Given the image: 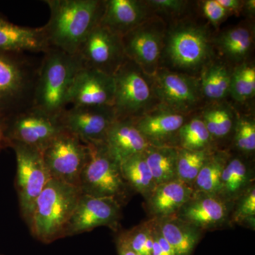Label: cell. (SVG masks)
<instances>
[{"instance_id":"cell-6","label":"cell","mask_w":255,"mask_h":255,"mask_svg":"<svg viewBox=\"0 0 255 255\" xmlns=\"http://www.w3.org/2000/svg\"><path fill=\"white\" fill-rule=\"evenodd\" d=\"M145 75L128 58L114 73L112 108L116 119H137L150 105L155 92Z\"/></svg>"},{"instance_id":"cell-13","label":"cell","mask_w":255,"mask_h":255,"mask_svg":"<svg viewBox=\"0 0 255 255\" xmlns=\"http://www.w3.org/2000/svg\"><path fill=\"white\" fill-rule=\"evenodd\" d=\"M159 23L143 22L122 36L126 57L148 76H155L163 43Z\"/></svg>"},{"instance_id":"cell-37","label":"cell","mask_w":255,"mask_h":255,"mask_svg":"<svg viewBox=\"0 0 255 255\" xmlns=\"http://www.w3.org/2000/svg\"><path fill=\"white\" fill-rule=\"evenodd\" d=\"M202 10L206 17L214 25L219 24L229 14L227 10L219 4L218 0L204 1Z\"/></svg>"},{"instance_id":"cell-5","label":"cell","mask_w":255,"mask_h":255,"mask_svg":"<svg viewBox=\"0 0 255 255\" xmlns=\"http://www.w3.org/2000/svg\"><path fill=\"white\" fill-rule=\"evenodd\" d=\"M86 145L89 157L79 185L82 194L112 197L122 204L130 189L122 176L120 162L112 155L105 142Z\"/></svg>"},{"instance_id":"cell-33","label":"cell","mask_w":255,"mask_h":255,"mask_svg":"<svg viewBox=\"0 0 255 255\" xmlns=\"http://www.w3.org/2000/svg\"><path fill=\"white\" fill-rule=\"evenodd\" d=\"M155 219L135 226L121 233V236L135 253L140 255H152Z\"/></svg>"},{"instance_id":"cell-4","label":"cell","mask_w":255,"mask_h":255,"mask_svg":"<svg viewBox=\"0 0 255 255\" xmlns=\"http://www.w3.org/2000/svg\"><path fill=\"white\" fill-rule=\"evenodd\" d=\"M40 62L26 53L0 50V114L5 119L33 107Z\"/></svg>"},{"instance_id":"cell-14","label":"cell","mask_w":255,"mask_h":255,"mask_svg":"<svg viewBox=\"0 0 255 255\" xmlns=\"http://www.w3.org/2000/svg\"><path fill=\"white\" fill-rule=\"evenodd\" d=\"M167 53L178 68H199L211 53L209 35L204 28L194 25L174 28L169 35Z\"/></svg>"},{"instance_id":"cell-26","label":"cell","mask_w":255,"mask_h":255,"mask_svg":"<svg viewBox=\"0 0 255 255\" xmlns=\"http://www.w3.org/2000/svg\"><path fill=\"white\" fill-rule=\"evenodd\" d=\"M120 167L129 188L147 199L155 189L156 184L146 162L144 152L124 159L120 162Z\"/></svg>"},{"instance_id":"cell-20","label":"cell","mask_w":255,"mask_h":255,"mask_svg":"<svg viewBox=\"0 0 255 255\" xmlns=\"http://www.w3.org/2000/svg\"><path fill=\"white\" fill-rule=\"evenodd\" d=\"M193 193L191 186L179 179L159 184L146 199L147 209L157 220L176 216Z\"/></svg>"},{"instance_id":"cell-38","label":"cell","mask_w":255,"mask_h":255,"mask_svg":"<svg viewBox=\"0 0 255 255\" xmlns=\"http://www.w3.org/2000/svg\"><path fill=\"white\" fill-rule=\"evenodd\" d=\"M147 2L152 7L167 14L180 13L186 5V1L181 0H151Z\"/></svg>"},{"instance_id":"cell-15","label":"cell","mask_w":255,"mask_h":255,"mask_svg":"<svg viewBox=\"0 0 255 255\" xmlns=\"http://www.w3.org/2000/svg\"><path fill=\"white\" fill-rule=\"evenodd\" d=\"M113 76L95 69L78 70L68 96L72 107H112L114 104Z\"/></svg>"},{"instance_id":"cell-27","label":"cell","mask_w":255,"mask_h":255,"mask_svg":"<svg viewBox=\"0 0 255 255\" xmlns=\"http://www.w3.org/2000/svg\"><path fill=\"white\" fill-rule=\"evenodd\" d=\"M229 158L226 152L211 153L193 184L194 192L219 196L223 171Z\"/></svg>"},{"instance_id":"cell-23","label":"cell","mask_w":255,"mask_h":255,"mask_svg":"<svg viewBox=\"0 0 255 255\" xmlns=\"http://www.w3.org/2000/svg\"><path fill=\"white\" fill-rule=\"evenodd\" d=\"M156 227L177 255H189L196 248L201 231L177 216L155 219Z\"/></svg>"},{"instance_id":"cell-11","label":"cell","mask_w":255,"mask_h":255,"mask_svg":"<svg viewBox=\"0 0 255 255\" xmlns=\"http://www.w3.org/2000/svg\"><path fill=\"white\" fill-rule=\"evenodd\" d=\"M122 205L114 198L82 193L65 228L64 238L89 232L101 226L117 229L122 215Z\"/></svg>"},{"instance_id":"cell-41","label":"cell","mask_w":255,"mask_h":255,"mask_svg":"<svg viewBox=\"0 0 255 255\" xmlns=\"http://www.w3.org/2000/svg\"><path fill=\"white\" fill-rule=\"evenodd\" d=\"M218 1L229 13L238 11L242 4L241 1L239 0H218Z\"/></svg>"},{"instance_id":"cell-1","label":"cell","mask_w":255,"mask_h":255,"mask_svg":"<svg viewBox=\"0 0 255 255\" xmlns=\"http://www.w3.org/2000/svg\"><path fill=\"white\" fill-rule=\"evenodd\" d=\"M50 10L43 27L50 48L75 55L82 42L97 26L103 14L105 1L46 0Z\"/></svg>"},{"instance_id":"cell-35","label":"cell","mask_w":255,"mask_h":255,"mask_svg":"<svg viewBox=\"0 0 255 255\" xmlns=\"http://www.w3.org/2000/svg\"><path fill=\"white\" fill-rule=\"evenodd\" d=\"M234 210L232 211L233 222L246 225L255 229V187L252 185L249 189L235 201Z\"/></svg>"},{"instance_id":"cell-8","label":"cell","mask_w":255,"mask_h":255,"mask_svg":"<svg viewBox=\"0 0 255 255\" xmlns=\"http://www.w3.org/2000/svg\"><path fill=\"white\" fill-rule=\"evenodd\" d=\"M63 130L58 117L35 107L5 119L4 135L8 147L11 143H18L42 153Z\"/></svg>"},{"instance_id":"cell-12","label":"cell","mask_w":255,"mask_h":255,"mask_svg":"<svg viewBox=\"0 0 255 255\" xmlns=\"http://www.w3.org/2000/svg\"><path fill=\"white\" fill-rule=\"evenodd\" d=\"M64 130L85 144L105 142L107 132L116 120L112 107H71L58 116Z\"/></svg>"},{"instance_id":"cell-31","label":"cell","mask_w":255,"mask_h":255,"mask_svg":"<svg viewBox=\"0 0 255 255\" xmlns=\"http://www.w3.org/2000/svg\"><path fill=\"white\" fill-rule=\"evenodd\" d=\"M181 148L189 150H207L211 135L202 119L194 118L184 123L178 131Z\"/></svg>"},{"instance_id":"cell-9","label":"cell","mask_w":255,"mask_h":255,"mask_svg":"<svg viewBox=\"0 0 255 255\" xmlns=\"http://www.w3.org/2000/svg\"><path fill=\"white\" fill-rule=\"evenodd\" d=\"M50 177L79 187L89 148L78 137L63 130L42 152Z\"/></svg>"},{"instance_id":"cell-43","label":"cell","mask_w":255,"mask_h":255,"mask_svg":"<svg viewBox=\"0 0 255 255\" xmlns=\"http://www.w3.org/2000/svg\"><path fill=\"white\" fill-rule=\"evenodd\" d=\"M245 8L248 12L251 14H254L255 11V0H248L245 3Z\"/></svg>"},{"instance_id":"cell-29","label":"cell","mask_w":255,"mask_h":255,"mask_svg":"<svg viewBox=\"0 0 255 255\" xmlns=\"http://www.w3.org/2000/svg\"><path fill=\"white\" fill-rule=\"evenodd\" d=\"M231 75L221 64H213L203 74L201 89L207 98L219 100L230 93Z\"/></svg>"},{"instance_id":"cell-40","label":"cell","mask_w":255,"mask_h":255,"mask_svg":"<svg viewBox=\"0 0 255 255\" xmlns=\"http://www.w3.org/2000/svg\"><path fill=\"white\" fill-rule=\"evenodd\" d=\"M117 246L119 255H140L135 253L120 236L117 238Z\"/></svg>"},{"instance_id":"cell-17","label":"cell","mask_w":255,"mask_h":255,"mask_svg":"<svg viewBox=\"0 0 255 255\" xmlns=\"http://www.w3.org/2000/svg\"><path fill=\"white\" fill-rule=\"evenodd\" d=\"M154 77V92L173 112L183 114L197 105L199 89L194 79L167 71L156 73Z\"/></svg>"},{"instance_id":"cell-32","label":"cell","mask_w":255,"mask_h":255,"mask_svg":"<svg viewBox=\"0 0 255 255\" xmlns=\"http://www.w3.org/2000/svg\"><path fill=\"white\" fill-rule=\"evenodd\" d=\"M230 94L235 100L244 102L255 94V68L253 65H240L231 75Z\"/></svg>"},{"instance_id":"cell-34","label":"cell","mask_w":255,"mask_h":255,"mask_svg":"<svg viewBox=\"0 0 255 255\" xmlns=\"http://www.w3.org/2000/svg\"><path fill=\"white\" fill-rule=\"evenodd\" d=\"M202 120L212 137L226 136L233 128V115L224 107L206 110L203 114Z\"/></svg>"},{"instance_id":"cell-22","label":"cell","mask_w":255,"mask_h":255,"mask_svg":"<svg viewBox=\"0 0 255 255\" xmlns=\"http://www.w3.org/2000/svg\"><path fill=\"white\" fill-rule=\"evenodd\" d=\"M133 120L146 140L156 146L162 145V142L178 133L185 123L184 115L174 112H153Z\"/></svg>"},{"instance_id":"cell-30","label":"cell","mask_w":255,"mask_h":255,"mask_svg":"<svg viewBox=\"0 0 255 255\" xmlns=\"http://www.w3.org/2000/svg\"><path fill=\"white\" fill-rule=\"evenodd\" d=\"M211 152L207 150H189L177 148V179L192 187Z\"/></svg>"},{"instance_id":"cell-36","label":"cell","mask_w":255,"mask_h":255,"mask_svg":"<svg viewBox=\"0 0 255 255\" xmlns=\"http://www.w3.org/2000/svg\"><path fill=\"white\" fill-rule=\"evenodd\" d=\"M235 145L238 150L249 154L255 150V124L251 119H241L236 126Z\"/></svg>"},{"instance_id":"cell-21","label":"cell","mask_w":255,"mask_h":255,"mask_svg":"<svg viewBox=\"0 0 255 255\" xmlns=\"http://www.w3.org/2000/svg\"><path fill=\"white\" fill-rule=\"evenodd\" d=\"M143 4L137 0L105 1L100 24L120 36L145 22Z\"/></svg>"},{"instance_id":"cell-16","label":"cell","mask_w":255,"mask_h":255,"mask_svg":"<svg viewBox=\"0 0 255 255\" xmlns=\"http://www.w3.org/2000/svg\"><path fill=\"white\" fill-rule=\"evenodd\" d=\"M230 206L219 196L194 191L176 216L201 231L215 229L228 221L232 210Z\"/></svg>"},{"instance_id":"cell-44","label":"cell","mask_w":255,"mask_h":255,"mask_svg":"<svg viewBox=\"0 0 255 255\" xmlns=\"http://www.w3.org/2000/svg\"><path fill=\"white\" fill-rule=\"evenodd\" d=\"M0 255H4L1 254V253H0Z\"/></svg>"},{"instance_id":"cell-3","label":"cell","mask_w":255,"mask_h":255,"mask_svg":"<svg viewBox=\"0 0 255 255\" xmlns=\"http://www.w3.org/2000/svg\"><path fill=\"white\" fill-rule=\"evenodd\" d=\"M82 191L80 187L57 179H50L35 204L30 232L45 244L64 238Z\"/></svg>"},{"instance_id":"cell-42","label":"cell","mask_w":255,"mask_h":255,"mask_svg":"<svg viewBox=\"0 0 255 255\" xmlns=\"http://www.w3.org/2000/svg\"><path fill=\"white\" fill-rule=\"evenodd\" d=\"M5 118L0 114V150L8 147L4 135Z\"/></svg>"},{"instance_id":"cell-10","label":"cell","mask_w":255,"mask_h":255,"mask_svg":"<svg viewBox=\"0 0 255 255\" xmlns=\"http://www.w3.org/2000/svg\"><path fill=\"white\" fill-rule=\"evenodd\" d=\"M77 57L83 68L113 76L127 60L122 36L98 24L82 42Z\"/></svg>"},{"instance_id":"cell-28","label":"cell","mask_w":255,"mask_h":255,"mask_svg":"<svg viewBox=\"0 0 255 255\" xmlns=\"http://www.w3.org/2000/svg\"><path fill=\"white\" fill-rule=\"evenodd\" d=\"M253 41L251 29L246 26H236L221 34L219 44L226 56L235 61H241L249 53Z\"/></svg>"},{"instance_id":"cell-2","label":"cell","mask_w":255,"mask_h":255,"mask_svg":"<svg viewBox=\"0 0 255 255\" xmlns=\"http://www.w3.org/2000/svg\"><path fill=\"white\" fill-rule=\"evenodd\" d=\"M33 96V107L58 117L68 105L74 78L82 68L78 57L58 48L43 53Z\"/></svg>"},{"instance_id":"cell-7","label":"cell","mask_w":255,"mask_h":255,"mask_svg":"<svg viewBox=\"0 0 255 255\" xmlns=\"http://www.w3.org/2000/svg\"><path fill=\"white\" fill-rule=\"evenodd\" d=\"M9 147L16 155L15 187L20 213L29 227L37 199L51 177L41 152L18 143H11Z\"/></svg>"},{"instance_id":"cell-19","label":"cell","mask_w":255,"mask_h":255,"mask_svg":"<svg viewBox=\"0 0 255 255\" xmlns=\"http://www.w3.org/2000/svg\"><path fill=\"white\" fill-rule=\"evenodd\" d=\"M105 143L119 162L137 154L143 153L151 144L135 126L133 119H116L109 129Z\"/></svg>"},{"instance_id":"cell-18","label":"cell","mask_w":255,"mask_h":255,"mask_svg":"<svg viewBox=\"0 0 255 255\" xmlns=\"http://www.w3.org/2000/svg\"><path fill=\"white\" fill-rule=\"evenodd\" d=\"M43 27L19 26L0 13V50L43 53L49 49Z\"/></svg>"},{"instance_id":"cell-24","label":"cell","mask_w":255,"mask_h":255,"mask_svg":"<svg viewBox=\"0 0 255 255\" xmlns=\"http://www.w3.org/2000/svg\"><path fill=\"white\" fill-rule=\"evenodd\" d=\"M253 174L248 164L240 157L228 159L221 177L219 196L232 204L252 186Z\"/></svg>"},{"instance_id":"cell-25","label":"cell","mask_w":255,"mask_h":255,"mask_svg":"<svg viewBox=\"0 0 255 255\" xmlns=\"http://www.w3.org/2000/svg\"><path fill=\"white\" fill-rule=\"evenodd\" d=\"M144 156L156 186L177 179V148L168 145H151Z\"/></svg>"},{"instance_id":"cell-39","label":"cell","mask_w":255,"mask_h":255,"mask_svg":"<svg viewBox=\"0 0 255 255\" xmlns=\"http://www.w3.org/2000/svg\"><path fill=\"white\" fill-rule=\"evenodd\" d=\"M152 255H177L172 246L159 232L155 226L153 229V246H152Z\"/></svg>"}]
</instances>
